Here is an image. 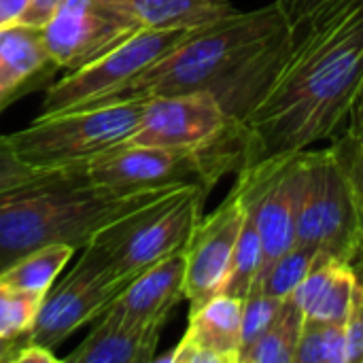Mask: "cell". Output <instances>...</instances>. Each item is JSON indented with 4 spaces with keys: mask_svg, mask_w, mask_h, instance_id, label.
I'll use <instances>...</instances> for the list:
<instances>
[{
    "mask_svg": "<svg viewBox=\"0 0 363 363\" xmlns=\"http://www.w3.org/2000/svg\"><path fill=\"white\" fill-rule=\"evenodd\" d=\"M43 296L19 291L0 281V338H26L36 321Z\"/></svg>",
    "mask_w": 363,
    "mask_h": 363,
    "instance_id": "cb8c5ba5",
    "label": "cell"
},
{
    "mask_svg": "<svg viewBox=\"0 0 363 363\" xmlns=\"http://www.w3.org/2000/svg\"><path fill=\"white\" fill-rule=\"evenodd\" d=\"M242 351V298L215 294L189 304V321L179 345L153 362L240 363Z\"/></svg>",
    "mask_w": 363,
    "mask_h": 363,
    "instance_id": "4fadbf2b",
    "label": "cell"
},
{
    "mask_svg": "<svg viewBox=\"0 0 363 363\" xmlns=\"http://www.w3.org/2000/svg\"><path fill=\"white\" fill-rule=\"evenodd\" d=\"M60 4H62V0H30L23 26L45 28V23L55 15Z\"/></svg>",
    "mask_w": 363,
    "mask_h": 363,
    "instance_id": "f546056e",
    "label": "cell"
},
{
    "mask_svg": "<svg viewBox=\"0 0 363 363\" xmlns=\"http://www.w3.org/2000/svg\"><path fill=\"white\" fill-rule=\"evenodd\" d=\"M30 0H0V32L23 26Z\"/></svg>",
    "mask_w": 363,
    "mask_h": 363,
    "instance_id": "4dcf8cb0",
    "label": "cell"
},
{
    "mask_svg": "<svg viewBox=\"0 0 363 363\" xmlns=\"http://www.w3.org/2000/svg\"><path fill=\"white\" fill-rule=\"evenodd\" d=\"M51 172H55V170H40V168H34L28 162H23L15 153L11 140H9V134H0V194L36 183L40 179L49 177Z\"/></svg>",
    "mask_w": 363,
    "mask_h": 363,
    "instance_id": "484cf974",
    "label": "cell"
},
{
    "mask_svg": "<svg viewBox=\"0 0 363 363\" xmlns=\"http://www.w3.org/2000/svg\"><path fill=\"white\" fill-rule=\"evenodd\" d=\"M162 334L147 332L121 321L113 311L98 317L89 336L62 362L66 363H149Z\"/></svg>",
    "mask_w": 363,
    "mask_h": 363,
    "instance_id": "e0dca14e",
    "label": "cell"
},
{
    "mask_svg": "<svg viewBox=\"0 0 363 363\" xmlns=\"http://www.w3.org/2000/svg\"><path fill=\"white\" fill-rule=\"evenodd\" d=\"M281 72L238 125L242 168L330 138L363 91V0H325L294 30Z\"/></svg>",
    "mask_w": 363,
    "mask_h": 363,
    "instance_id": "6da1fadb",
    "label": "cell"
},
{
    "mask_svg": "<svg viewBox=\"0 0 363 363\" xmlns=\"http://www.w3.org/2000/svg\"><path fill=\"white\" fill-rule=\"evenodd\" d=\"M319 253L321 251H317L315 247L296 242L291 249H287L266 268V272L255 281L249 294L257 291V294L272 296L279 300L294 296V291L300 287V283L306 279L308 270L313 268Z\"/></svg>",
    "mask_w": 363,
    "mask_h": 363,
    "instance_id": "44dd1931",
    "label": "cell"
},
{
    "mask_svg": "<svg viewBox=\"0 0 363 363\" xmlns=\"http://www.w3.org/2000/svg\"><path fill=\"white\" fill-rule=\"evenodd\" d=\"M60 359L55 357L53 351L45 349V347H38L34 342H30L28 338L21 342L19 351L15 353V359L13 363H57Z\"/></svg>",
    "mask_w": 363,
    "mask_h": 363,
    "instance_id": "1f68e13d",
    "label": "cell"
},
{
    "mask_svg": "<svg viewBox=\"0 0 363 363\" xmlns=\"http://www.w3.org/2000/svg\"><path fill=\"white\" fill-rule=\"evenodd\" d=\"M147 30H198L232 17L230 0H130Z\"/></svg>",
    "mask_w": 363,
    "mask_h": 363,
    "instance_id": "ac0fdd59",
    "label": "cell"
},
{
    "mask_svg": "<svg viewBox=\"0 0 363 363\" xmlns=\"http://www.w3.org/2000/svg\"><path fill=\"white\" fill-rule=\"evenodd\" d=\"M166 191L111 194L89 183L85 164H74L0 194V272L49 245L83 249L108 223Z\"/></svg>",
    "mask_w": 363,
    "mask_h": 363,
    "instance_id": "3957f363",
    "label": "cell"
},
{
    "mask_svg": "<svg viewBox=\"0 0 363 363\" xmlns=\"http://www.w3.org/2000/svg\"><path fill=\"white\" fill-rule=\"evenodd\" d=\"M294 363H349L342 323L304 319Z\"/></svg>",
    "mask_w": 363,
    "mask_h": 363,
    "instance_id": "7402d4cb",
    "label": "cell"
},
{
    "mask_svg": "<svg viewBox=\"0 0 363 363\" xmlns=\"http://www.w3.org/2000/svg\"><path fill=\"white\" fill-rule=\"evenodd\" d=\"M183 277L185 251L181 249L128 283L108 311H113L128 325L162 334L174 308L185 300Z\"/></svg>",
    "mask_w": 363,
    "mask_h": 363,
    "instance_id": "5bb4252c",
    "label": "cell"
},
{
    "mask_svg": "<svg viewBox=\"0 0 363 363\" xmlns=\"http://www.w3.org/2000/svg\"><path fill=\"white\" fill-rule=\"evenodd\" d=\"M121 291L104 253L89 242L72 270L43 298L28 340L55 351L79 328L98 319Z\"/></svg>",
    "mask_w": 363,
    "mask_h": 363,
    "instance_id": "9c48e42d",
    "label": "cell"
},
{
    "mask_svg": "<svg viewBox=\"0 0 363 363\" xmlns=\"http://www.w3.org/2000/svg\"><path fill=\"white\" fill-rule=\"evenodd\" d=\"M306 185L296 242L355 264L363 255V189L342 140L306 149Z\"/></svg>",
    "mask_w": 363,
    "mask_h": 363,
    "instance_id": "5b68a950",
    "label": "cell"
},
{
    "mask_svg": "<svg viewBox=\"0 0 363 363\" xmlns=\"http://www.w3.org/2000/svg\"><path fill=\"white\" fill-rule=\"evenodd\" d=\"M26 338H17V340H4V338H0V363H13L15 353L19 351V347H21V342Z\"/></svg>",
    "mask_w": 363,
    "mask_h": 363,
    "instance_id": "d6a6232c",
    "label": "cell"
},
{
    "mask_svg": "<svg viewBox=\"0 0 363 363\" xmlns=\"http://www.w3.org/2000/svg\"><path fill=\"white\" fill-rule=\"evenodd\" d=\"M357 172H359V181H362V189H363V155L359 160V166H357Z\"/></svg>",
    "mask_w": 363,
    "mask_h": 363,
    "instance_id": "e575fe53",
    "label": "cell"
},
{
    "mask_svg": "<svg viewBox=\"0 0 363 363\" xmlns=\"http://www.w3.org/2000/svg\"><path fill=\"white\" fill-rule=\"evenodd\" d=\"M77 249L68 245H49L43 249H36L23 257H19L15 264L4 268L0 272V281L34 296H47L51 285L57 281L66 264L70 262L72 253Z\"/></svg>",
    "mask_w": 363,
    "mask_h": 363,
    "instance_id": "d6986e66",
    "label": "cell"
},
{
    "mask_svg": "<svg viewBox=\"0 0 363 363\" xmlns=\"http://www.w3.org/2000/svg\"><path fill=\"white\" fill-rule=\"evenodd\" d=\"M283 300L264 296V294H249L242 298V351L240 355L268 330L274 321Z\"/></svg>",
    "mask_w": 363,
    "mask_h": 363,
    "instance_id": "d4e9b609",
    "label": "cell"
},
{
    "mask_svg": "<svg viewBox=\"0 0 363 363\" xmlns=\"http://www.w3.org/2000/svg\"><path fill=\"white\" fill-rule=\"evenodd\" d=\"M191 30H147L143 28L102 57L47 87L40 115H55L79 106L100 104L132 81L147 66L174 49Z\"/></svg>",
    "mask_w": 363,
    "mask_h": 363,
    "instance_id": "ba28073f",
    "label": "cell"
},
{
    "mask_svg": "<svg viewBox=\"0 0 363 363\" xmlns=\"http://www.w3.org/2000/svg\"><path fill=\"white\" fill-rule=\"evenodd\" d=\"M43 28L15 26L0 32V113L21 96L43 87L55 72Z\"/></svg>",
    "mask_w": 363,
    "mask_h": 363,
    "instance_id": "9a60e30c",
    "label": "cell"
},
{
    "mask_svg": "<svg viewBox=\"0 0 363 363\" xmlns=\"http://www.w3.org/2000/svg\"><path fill=\"white\" fill-rule=\"evenodd\" d=\"M291 28L296 30L298 26H302L325 0H279Z\"/></svg>",
    "mask_w": 363,
    "mask_h": 363,
    "instance_id": "f1b7e54d",
    "label": "cell"
},
{
    "mask_svg": "<svg viewBox=\"0 0 363 363\" xmlns=\"http://www.w3.org/2000/svg\"><path fill=\"white\" fill-rule=\"evenodd\" d=\"M349 363H363V281L355 287L351 306L342 321Z\"/></svg>",
    "mask_w": 363,
    "mask_h": 363,
    "instance_id": "4316f807",
    "label": "cell"
},
{
    "mask_svg": "<svg viewBox=\"0 0 363 363\" xmlns=\"http://www.w3.org/2000/svg\"><path fill=\"white\" fill-rule=\"evenodd\" d=\"M143 23L130 0H62L45 23L43 38L57 68L79 70L102 57Z\"/></svg>",
    "mask_w": 363,
    "mask_h": 363,
    "instance_id": "30bf717a",
    "label": "cell"
},
{
    "mask_svg": "<svg viewBox=\"0 0 363 363\" xmlns=\"http://www.w3.org/2000/svg\"><path fill=\"white\" fill-rule=\"evenodd\" d=\"M357 285L359 274L351 262L319 253L291 298L300 306L304 319L342 323Z\"/></svg>",
    "mask_w": 363,
    "mask_h": 363,
    "instance_id": "2e32d148",
    "label": "cell"
},
{
    "mask_svg": "<svg viewBox=\"0 0 363 363\" xmlns=\"http://www.w3.org/2000/svg\"><path fill=\"white\" fill-rule=\"evenodd\" d=\"M340 140L349 149V153L353 157V164L357 168L359 166V160H362L363 155V91L362 96L357 98L351 115H349V128H347V132H345V136Z\"/></svg>",
    "mask_w": 363,
    "mask_h": 363,
    "instance_id": "83f0119b",
    "label": "cell"
},
{
    "mask_svg": "<svg viewBox=\"0 0 363 363\" xmlns=\"http://www.w3.org/2000/svg\"><path fill=\"white\" fill-rule=\"evenodd\" d=\"M242 219L245 202L238 183H234L228 198L211 215L200 217L183 249V294L189 304L202 302L225 289Z\"/></svg>",
    "mask_w": 363,
    "mask_h": 363,
    "instance_id": "7c38bea8",
    "label": "cell"
},
{
    "mask_svg": "<svg viewBox=\"0 0 363 363\" xmlns=\"http://www.w3.org/2000/svg\"><path fill=\"white\" fill-rule=\"evenodd\" d=\"M145 104L147 98L138 96L38 115L28 128L9 134V140L23 162L40 170L87 164L132 136Z\"/></svg>",
    "mask_w": 363,
    "mask_h": 363,
    "instance_id": "8992f818",
    "label": "cell"
},
{
    "mask_svg": "<svg viewBox=\"0 0 363 363\" xmlns=\"http://www.w3.org/2000/svg\"><path fill=\"white\" fill-rule=\"evenodd\" d=\"M294 40V28L279 0L255 11H238L187 32L174 49L104 102L202 91L240 125L281 72Z\"/></svg>",
    "mask_w": 363,
    "mask_h": 363,
    "instance_id": "7a4b0ae2",
    "label": "cell"
},
{
    "mask_svg": "<svg viewBox=\"0 0 363 363\" xmlns=\"http://www.w3.org/2000/svg\"><path fill=\"white\" fill-rule=\"evenodd\" d=\"M208 189H170L145 206L115 219L91 242L104 253L113 277L125 287L147 268L185 249L198 225Z\"/></svg>",
    "mask_w": 363,
    "mask_h": 363,
    "instance_id": "52a82bcc",
    "label": "cell"
},
{
    "mask_svg": "<svg viewBox=\"0 0 363 363\" xmlns=\"http://www.w3.org/2000/svg\"><path fill=\"white\" fill-rule=\"evenodd\" d=\"M259 268H262V238H259L253 213L245 204V219H242V228H240V234L236 240L232 270H230L223 294H232L238 298L249 296V291L253 289V283L259 274Z\"/></svg>",
    "mask_w": 363,
    "mask_h": 363,
    "instance_id": "603a6c76",
    "label": "cell"
},
{
    "mask_svg": "<svg viewBox=\"0 0 363 363\" xmlns=\"http://www.w3.org/2000/svg\"><path fill=\"white\" fill-rule=\"evenodd\" d=\"M238 125L230 121L219 102L202 91L147 98L145 111L125 143L151 147H208Z\"/></svg>",
    "mask_w": 363,
    "mask_h": 363,
    "instance_id": "8fae6325",
    "label": "cell"
},
{
    "mask_svg": "<svg viewBox=\"0 0 363 363\" xmlns=\"http://www.w3.org/2000/svg\"><path fill=\"white\" fill-rule=\"evenodd\" d=\"M242 138L234 132L208 147H151L121 143L85 164L98 189L132 196L198 185L213 189L228 172L242 168Z\"/></svg>",
    "mask_w": 363,
    "mask_h": 363,
    "instance_id": "277c9868",
    "label": "cell"
},
{
    "mask_svg": "<svg viewBox=\"0 0 363 363\" xmlns=\"http://www.w3.org/2000/svg\"><path fill=\"white\" fill-rule=\"evenodd\" d=\"M353 266H355L357 274H363V255L359 257V259H357V262H355V264H353Z\"/></svg>",
    "mask_w": 363,
    "mask_h": 363,
    "instance_id": "836d02e7",
    "label": "cell"
},
{
    "mask_svg": "<svg viewBox=\"0 0 363 363\" xmlns=\"http://www.w3.org/2000/svg\"><path fill=\"white\" fill-rule=\"evenodd\" d=\"M304 325V315L296 300H283L268 330L240 355V363H294L296 347Z\"/></svg>",
    "mask_w": 363,
    "mask_h": 363,
    "instance_id": "ffe728a7",
    "label": "cell"
}]
</instances>
